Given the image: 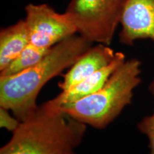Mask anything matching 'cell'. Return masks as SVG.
I'll return each mask as SVG.
<instances>
[{
    "label": "cell",
    "mask_w": 154,
    "mask_h": 154,
    "mask_svg": "<svg viewBox=\"0 0 154 154\" xmlns=\"http://www.w3.org/2000/svg\"><path fill=\"white\" fill-rule=\"evenodd\" d=\"M93 43L79 34L65 38L50 48L39 62L11 76H0V106L20 121L37 109V98L49 81L69 69Z\"/></svg>",
    "instance_id": "6da1fadb"
},
{
    "label": "cell",
    "mask_w": 154,
    "mask_h": 154,
    "mask_svg": "<svg viewBox=\"0 0 154 154\" xmlns=\"http://www.w3.org/2000/svg\"><path fill=\"white\" fill-rule=\"evenodd\" d=\"M87 126L50 102L21 121L0 154H76Z\"/></svg>",
    "instance_id": "7a4b0ae2"
},
{
    "label": "cell",
    "mask_w": 154,
    "mask_h": 154,
    "mask_svg": "<svg viewBox=\"0 0 154 154\" xmlns=\"http://www.w3.org/2000/svg\"><path fill=\"white\" fill-rule=\"evenodd\" d=\"M140 74L138 59L126 60L95 93L59 107L87 126L105 129L132 103L134 90L141 82Z\"/></svg>",
    "instance_id": "3957f363"
},
{
    "label": "cell",
    "mask_w": 154,
    "mask_h": 154,
    "mask_svg": "<svg viewBox=\"0 0 154 154\" xmlns=\"http://www.w3.org/2000/svg\"><path fill=\"white\" fill-rule=\"evenodd\" d=\"M127 0H71L65 14L77 34L92 43L110 46Z\"/></svg>",
    "instance_id": "277c9868"
},
{
    "label": "cell",
    "mask_w": 154,
    "mask_h": 154,
    "mask_svg": "<svg viewBox=\"0 0 154 154\" xmlns=\"http://www.w3.org/2000/svg\"><path fill=\"white\" fill-rule=\"evenodd\" d=\"M25 18L30 43L49 49L77 34L67 16L59 14L46 4H29L25 7Z\"/></svg>",
    "instance_id": "5b68a950"
},
{
    "label": "cell",
    "mask_w": 154,
    "mask_h": 154,
    "mask_svg": "<svg viewBox=\"0 0 154 154\" xmlns=\"http://www.w3.org/2000/svg\"><path fill=\"white\" fill-rule=\"evenodd\" d=\"M120 25L119 41L124 45L144 38L154 42V0H127ZM149 88L154 96V79Z\"/></svg>",
    "instance_id": "8992f818"
},
{
    "label": "cell",
    "mask_w": 154,
    "mask_h": 154,
    "mask_svg": "<svg viewBox=\"0 0 154 154\" xmlns=\"http://www.w3.org/2000/svg\"><path fill=\"white\" fill-rule=\"evenodd\" d=\"M116 53L112 48L104 44L92 46L63 75L58 87L61 91L66 90L104 68L113 60Z\"/></svg>",
    "instance_id": "52a82bcc"
},
{
    "label": "cell",
    "mask_w": 154,
    "mask_h": 154,
    "mask_svg": "<svg viewBox=\"0 0 154 154\" xmlns=\"http://www.w3.org/2000/svg\"><path fill=\"white\" fill-rule=\"evenodd\" d=\"M126 61V56L123 52L116 53L113 60L104 68L84 79L78 84L66 90L61 91L57 96L49 101L56 106L73 103L95 93L107 82L113 72Z\"/></svg>",
    "instance_id": "ba28073f"
},
{
    "label": "cell",
    "mask_w": 154,
    "mask_h": 154,
    "mask_svg": "<svg viewBox=\"0 0 154 154\" xmlns=\"http://www.w3.org/2000/svg\"><path fill=\"white\" fill-rule=\"evenodd\" d=\"M30 43L24 19L0 31V72L7 68Z\"/></svg>",
    "instance_id": "9c48e42d"
},
{
    "label": "cell",
    "mask_w": 154,
    "mask_h": 154,
    "mask_svg": "<svg viewBox=\"0 0 154 154\" xmlns=\"http://www.w3.org/2000/svg\"><path fill=\"white\" fill-rule=\"evenodd\" d=\"M49 49L36 47L29 43L7 68L0 72V76H11L30 68L39 62Z\"/></svg>",
    "instance_id": "30bf717a"
},
{
    "label": "cell",
    "mask_w": 154,
    "mask_h": 154,
    "mask_svg": "<svg viewBox=\"0 0 154 154\" xmlns=\"http://www.w3.org/2000/svg\"><path fill=\"white\" fill-rule=\"evenodd\" d=\"M137 128L149 140V154H154V111L152 114L143 117L138 122Z\"/></svg>",
    "instance_id": "8fae6325"
},
{
    "label": "cell",
    "mask_w": 154,
    "mask_h": 154,
    "mask_svg": "<svg viewBox=\"0 0 154 154\" xmlns=\"http://www.w3.org/2000/svg\"><path fill=\"white\" fill-rule=\"evenodd\" d=\"M9 112L10 111L7 109L0 106V126L12 133L18 128L21 121Z\"/></svg>",
    "instance_id": "7c38bea8"
}]
</instances>
